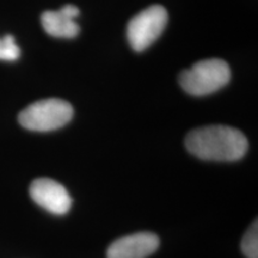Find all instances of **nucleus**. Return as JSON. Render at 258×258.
I'll use <instances>...</instances> for the list:
<instances>
[{
  "instance_id": "nucleus-3",
  "label": "nucleus",
  "mask_w": 258,
  "mask_h": 258,
  "mask_svg": "<svg viewBox=\"0 0 258 258\" xmlns=\"http://www.w3.org/2000/svg\"><path fill=\"white\" fill-rule=\"evenodd\" d=\"M73 117V108L69 102L48 98L30 104L18 115L22 127L32 132H51L62 128Z\"/></svg>"
},
{
  "instance_id": "nucleus-6",
  "label": "nucleus",
  "mask_w": 258,
  "mask_h": 258,
  "mask_svg": "<svg viewBox=\"0 0 258 258\" xmlns=\"http://www.w3.org/2000/svg\"><path fill=\"white\" fill-rule=\"evenodd\" d=\"M159 247V238L152 232H138L115 240L106 258H146Z\"/></svg>"
},
{
  "instance_id": "nucleus-2",
  "label": "nucleus",
  "mask_w": 258,
  "mask_h": 258,
  "mask_svg": "<svg viewBox=\"0 0 258 258\" xmlns=\"http://www.w3.org/2000/svg\"><path fill=\"white\" fill-rule=\"evenodd\" d=\"M231 80V69L221 59H207L179 74V84L191 96H207L225 88Z\"/></svg>"
},
{
  "instance_id": "nucleus-4",
  "label": "nucleus",
  "mask_w": 258,
  "mask_h": 258,
  "mask_svg": "<svg viewBox=\"0 0 258 258\" xmlns=\"http://www.w3.org/2000/svg\"><path fill=\"white\" fill-rule=\"evenodd\" d=\"M167 24V11L161 5L144 9L129 21L127 37L135 51L147 49L164 31Z\"/></svg>"
},
{
  "instance_id": "nucleus-7",
  "label": "nucleus",
  "mask_w": 258,
  "mask_h": 258,
  "mask_svg": "<svg viewBox=\"0 0 258 258\" xmlns=\"http://www.w3.org/2000/svg\"><path fill=\"white\" fill-rule=\"evenodd\" d=\"M80 11L74 5H64L57 11H44L41 16V23L48 35L57 38H73L79 34L80 28L74 18Z\"/></svg>"
},
{
  "instance_id": "nucleus-9",
  "label": "nucleus",
  "mask_w": 258,
  "mask_h": 258,
  "mask_svg": "<svg viewBox=\"0 0 258 258\" xmlns=\"http://www.w3.org/2000/svg\"><path fill=\"white\" fill-rule=\"evenodd\" d=\"M21 56V49L16 44L15 37L12 35H6L0 38V60L15 61Z\"/></svg>"
},
{
  "instance_id": "nucleus-1",
  "label": "nucleus",
  "mask_w": 258,
  "mask_h": 258,
  "mask_svg": "<svg viewBox=\"0 0 258 258\" xmlns=\"http://www.w3.org/2000/svg\"><path fill=\"white\" fill-rule=\"evenodd\" d=\"M185 147L202 160L235 161L246 154L249 143L238 129L213 124L190 132L185 138Z\"/></svg>"
},
{
  "instance_id": "nucleus-5",
  "label": "nucleus",
  "mask_w": 258,
  "mask_h": 258,
  "mask_svg": "<svg viewBox=\"0 0 258 258\" xmlns=\"http://www.w3.org/2000/svg\"><path fill=\"white\" fill-rule=\"evenodd\" d=\"M30 196L38 206L55 215L66 214L72 206L66 188L49 178L35 179L30 185Z\"/></svg>"
},
{
  "instance_id": "nucleus-8",
  "label": "nucleus",
  "mask_w": 258,
  "mask_h": 258,
  "mask_svg": "<svg viewBox=\"0 0 258 258\" xmlns=\"http://www.w3.org/2000/svg\"><path fill=\"white\" fill-rule=\"evenodd\" d=\"M241 251L247 258H258V222L253 221L241 240Z\"/></svg>"
}]
</instances>
